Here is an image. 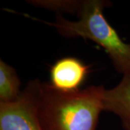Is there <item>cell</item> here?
<instances>
[{
    "instance_id": "obj_1",
    "label": "cell",
    "mask_w": 130,
    "mask_h": 130,
    "mask_svg": "<svg viewBox=\"0 0 130 130\" xmlns=\"http://www.w3.org/2000/svg\"><path fill=\"white\" fill-rule=\"evenodd\" d=\"M103 85L63 92L42 83L38 118L43 130H96L103 111Z\"/></svg>"
},
{
    "instance_id": "obj_2",
    "label": "cell",
    "mask_w": 130,
    "mask_h": 130,
    "mask_svg": "<svg viewBox=\"0 0 130 130\" xmlns=\"http://www.w3.org/2000/svg\"><path fill=\"white\" fill-rule=\"evenodd\" d=\"M111 5L108 1L85 0L77 14L78 20L71 21L58 15L54 23L42 22L64 37L93 41L106 51L119 73H130V44L121 39L103 15V9Z\"/></svg>"
},
{
    "instance_id": "obj_3",
    "label": "cell",
    "mask_w": 130,
    "mask_h": 130,
    "mask_svg": "<svg viewBox=\"0 0 130 130\" xmlns=\"http://www.w3.org/2000/svg\"><path fill=\"white\" fill-rule=\"evenodd\" d=\"M41 83L29 81L13 102H0V130H43L38 118Z\"/></svg>"
},
{
    "instance_id": "obj_4",
    "label": "cell",
    "mask_w": 130,
    "mask_h": 130,
    "mask_svg": "<svg viewBox=\"0 0 130 130\" xmlns=\"http://www.w3.org/2000/svg\"><path fill=\"white\" fill-rule=\"evenodd\" d=\"M89 73V66L74 57H65L56 61L51 67V85L63 92L79 90Z\"/></svg>"
},
{
    "instance_id": "obj_5",
    "label": "cell",
    "mask_w": 130,
    "mask_h": 130,
    "mask_svg": "<svg viewBox=\"0 0 130 130\" xmlns=\"http://www.w3.org/2000/svg\"><path fill=\"white\" fill-rule=\"evenodd\" d=\"M103 111L113 113L121 119L124 130H130V73L123 74L120 83L111 89H105Z\"/></svg>"
},
{
    "instance_id": "obj_6",
    "label": "cell",
    "mask_w": 130,
    "mask_h": 130,
    "mask_svg": "<svg viewBox=\"0 0 130 130\" xmlns=\"http://www.w3.org/2000/svg\"><path fill=\"white\" fill-rule=\"evenodd\" d=\"M20 85L16 70L4 61H0V102L16 101L22 92Z\"/></svg>"
},
{
    "instance_id": "obj_7",
    "label": "cell",
    "mask_w": 130,
    "mask_h": 130,
    "mask_svg": "<svg viewBox=\"0 0 130 130\" xmlns=\"http://www.w3.org/2000/svg\"><path fill=\"white\" fill-rule=\"evenodd\" d=\"M28 2L36 7L55 11L56 12H69L77 14L82 7L83 1L33 0L28 1Z\"/></svg>"
}]
</instances>
